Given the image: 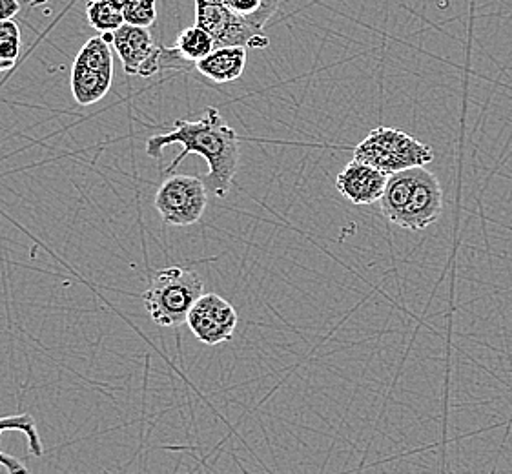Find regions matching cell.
Masks as SVG:
<instances>
[{"instance_id":"6da1fadb","label":"cell","mask_w":512,"mask_h":474,"mask_svg":"<svg viewBox=\"0 0 512 474\" xmlns=\"http://www.w3.org/2000/svg\"><path fill=\"white\" fill-rule=\"evenodd\" d=\"M174 145L181 146L183 152L164 170L166 176H174L175 168L183 163L186 155H201L208 163V174L203 177L208 194L219 199L228 196L239 166V137L219 110L208 108L195 123L177 119L172 132L152 135L146 141L144 152L155 161H163L164 148Z\"/></svg>"},{"instance_id":"7a4b0ae2","label":"cell","mask_w":512,"mask_h":474,"mask_svg":"<svg viewBox=\"0 0 512 474\" xmlns=\"http://www.w3.org/2000/svg\"><path fill=\"white\" fill-rule=\"evenodd\" d=\"M383 217L410 232H421L434 225L443 212V190L438 177L425 166L389 176L379 199Z\"/></svg>"},{"instance_id":"3957f363","label":"cell","mask_w":512,"mask_h":474,"mask_svg":"<svg viewBox=\"0 0 512 474\" xmlns=\"http://www.w3.org/2000/svg\"><path fill=\"white\" fill-rule=\"evenodd\" d=\"M203 289V279L194 270L163 268L144 290V307L155 325L179 327L186 323L195 301L205 294Z\"/></svg>"},{"instance_id":"277c9868","label":"cell","mask_w":512,"mask_h":474,"mask_svg":"<svg viewBox=\"0 0 512 474\" xmlns=\"http://www.w3.org/2000/svg\"><path fill=\"white\" fill-rule=\"evenodd\" d=\"M354 159L394 176L403 170L429 165L434 161V150L403 130L378 126L354 148Z\"/></svg>"},{"instance_id":"5b68a950","label":"cell","mask_w":512,"mask_h":474,"mask_svg":"<svg viewBox=\"0 0 512 474\" xmlns=\"http://www.w3.org/2000/svg\"><path fill=\"white\" fill-rule=\"evenodd\" d=\"M113 83L112 44L103 37L84 42L72 66L73 99L79 106H92L104 99Z\"/></svg>"},{"instance_id":"8992f818","label":"cell","mask_w":512,"mask_h":474,"mask_svg":"<svg viewBox=\"0 0 512 474\" xmlns=\"http://www.w3.org/2000/svg\"><path fill=\"white\" fill-rule=\"evenodd\" d=\"M155 210L170 227H190L201 221L208 207V190L205 181L195 176L168 177L157 188Z\"/></svg>"},{"instance_id":"52a82bcc","label":"cell","mask_w":512,"mask_h":474,"mask_svg":"<svg viewBox=\"0 0 512 474\" xmlns=\"http://www.w3.org/2000/svg\"><path fill=\"white\" fill-rule=\"evenodd\" d=\"M237 323L239 316L234 305L214 292L203 294L197 299L186 318L188 329L192 330L197 340L208 347L232 340Z\"/></svg>"},{"instance_id":"ba28073f","label":"cell","mask_w":512,"mask_h":474,"mask_svg":"<svg viewBox=\"0 0 512 474\" xmlns=\"http://www.w3.org/2000/svg\"><path fill=\"white\" fill-rule=\"evenodd\" d=\"M112 46L128 75L154 77L163 70L164 46L154 41L148 28L124 24L115 31Z\"/></svg>"},{"instance_id":"9c48e42d","label":"cell","mask_w":512,"mask_h":474,"mask_svg":"<svg viewBox=\"0 0 512 474\" xmlns=\"http://www.w3.org/2000/svg\"><path fill=\"white\" fill-rule=\"evenodd\" d=\"M387 181L389 176L378 168L352 159L336 177V188L354 205H374L383 196Z\"/></svg>"},{"instance_id":"30bf717a","label":"cell","mask_w":512,"mask_h":474,"mask_svg":"<svg viewBox=\"0 0 512 474\" xmlns=\"http://www.w3.org/2000/svg\"><path fill=\"white\" fill-rule=\"evenodd\" d=\"M246 50L243 46H217L208 57L195 62V68L212 83H232L245 73Z\"/></svg>"},{"instance_id":"8fae6325","label":"cell","mask_w":512,"mask_h":474,"mask_svg":"<svg viewBox=\"0 0 512 474\" xmlns=\"http://www.w3.org/2000/svg\"><path fill=\"white\" fill-rule=\"evenodd\" d=\"M6 431H19V433L26 434L33 456L41 458L42 454H44L41 434H39L37 423H35L31 414L22 413L15 414V416H2L0 418V434L6 433ZM0 465L6 467L10 474H30V471L24 467L21 460H17L15 456H10V454L2 453V451H0Z\"/></svg>"},{"instance_id":"7c38bea8","label":"cell","mask_w":512,"mask_h":474,"mask_svg":"<svg viewBox=\"0 0 512 474\" xmlns=\"http://www.w3.org/2000/svg\"><path fill=\"white\" fill-rule=\"evenodd\" d=\"M216 48L214 37L197 24L181 31L172 46L175 55L181 57V61L185 62H199L208 57Z\"/></svg>"},{"instance_id":"4fadbf2b","label":"cell","mask_w":512,"mask_h":474,"mask_svg":"<svg viewBox=\"0 0 512 474\" xmlns=\"http://www.w3.org/2000/svg\"><path fill=\"white\" fill-rule=\"evenodd\" d=\"M86 17L93 30L115 33L124 26L123 0H93L86 8Z\"/></svg>"},{"instance_id":"5bb4252c","label":"cell","mask_w":512,"mask_h":474,"mask_svg":"<svg viewBox=\"0 0 512 474\" xmlns=\"http://www.w3.org/2000/svg\"><path fill=\"white\" fill-rule=\"evenodd\" d=\"M281 0H223L228 10L257 30H263L279 8Z\"/></svg>"},{"instance_id":"9a60e30c","label":"cell","mask_w":512,"mask_h":474,"mask_svg":"<svg viewBox=\"0 0 512 474\" xmlns=\"http://www.w3.org/2000/svg\"><path fill=\"white\" fill-rule=\"evenodd\" d=\"M124 22L150 28L157 21V0H123Z\"/></svg>"},{"instance_id":"2e32d148","label":"cell","mask_w":512,"mask_h":474,"mask_svg":"<svg viewBox=\"0 0 512 474\" xmlns=\"http://www.w3.org/2000/svg\"><path fill=\"white\" fill-rule=\"evenodd\" d=\"M21 55V28L13 21L0 22V61L15 64Z\"/></svg>"},{"instance_id":"e0dca14e","label":"cell","mask_w":512,"mask_h":474,"mask_svg":"<svg viewBox=\"0 0 512 474\" xmlns=\"http://www.w3.org/2000/svg\"><path fill=\"white\" fill-rule=\"evenodd\" d=\"M19 11H21L19 0H0V22L15 19Z\"/></svg>"},{"instance_id":"ac0fdd59","label":"cell","mask_w":512,"mask_h":474,"mask_svg":"<svg viewBox=\"0 0 512 474\" xmlns=\"http://www.w3.org/2000/svg\"><path fill=\"white\" fill-rule=\"evenodd\" d=\"M217 4H223V0H195V10L208 8V6H217Z\"/></svg>"},{"instance_id":"d6986e66","label":"cell","mask_w":512,"mask_h":474,"mask_svg":"<svg viewBox=\"0 0 512 474\" xmlns=\"http://www.w3.org/2000/svg\"><path fill=\"white\" fill-rule=\"evenodd\" d=\"M10 68H13V64H11V62L0 61V73L4 72V70H10Z\"/></svg>"},{"instance_id":"ffe728a7","label":"cell","mask_w":512,"mask_h":474,"mask_svg":"<svg viewBox=\"0 0 512 474\" xmlns=\"http://www.w3.org/2000/svg\"><path fill=\"white\" fill-rule=\"evenodd\" d=\"M90 2H93V0H90Z\"/></svg>"}]
</instances>
